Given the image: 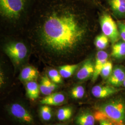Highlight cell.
Segmentation results:
<instances>
[{"instance_id": "cell-1", "label": "cell", "mask_w": 125, "mask_h": 125, "mask_svg": "<svg viewBox=\"0 0 125 125\" xmlns=\"http://www.w3.org/2000/svg\"><path fill=\"white\" fill-rule=\"evenodd\" d=\"M74 0H53L48 7L43 27L44 43L51 49L66 52L75 48L85 35V28L77 21Z\"/></svg>"}, {"instance_id": "cell-2", "label": "cell", "mask_w": 125, "mask_h": 125, "mask_svg": "<svg viewBox=\"0 0 125 125\" xmlns=\"http://www.w3.org/2000/svg\"><path fill=\"white\" fill-rule=\"evenodd\" d=\"M117 122L125 125V102L121 97L111 99L101 105L99 110Z\"/></svg>"}, {"instance_id": "cell-3", "label": "cell", "mask_w": 125, "mask_h": 125, "mask_svg": "<svg viewBox=\"0 0 125 125\" xmlns=\"http://www.w3.org/2000/svg\"><path fill=\"white\" fill-rule=\"evenodd\" d=\"M31 0H0L1 15L9 19L19 18L27 10Z\"/></svg>"}, {"instance_id": "cell-4", "label": "cell", "mask_w": 125, "mask_h": 125, "mask_svg": "<svg viewBox=\"0 0 125 125\" xmlns=\"http://www.w3.org/2000/svg\"><path fill=\"white\" fill-rule=\"evenodd\" d=\"M100 24L103 34L107 36L113 43H116L120 37V33L115 21L111 16L104 13L100 19Z\"/></svg>"}, {"instance_id": "cell-5", "label": "cell", "mask_w": 125, "mask_h": 125, "mask_svg": "<svg viewBox=\"0 0 125 125\" xmlns=\"http://www.w3.org/2000/svg\"><path fill=\"white\" fill-rule=\"evenodd\" d=\"M4 50L6 54L16 64L22 62L26 58L27 53L26 46L20 42L7 44L5 47Z\"/></svg>"}, {"instance_id": "cell-6", "label": "cell", "mask_w": 125, "mask_h": 125, "mask_svg": "<svg viewBox=\"0 0 125 125\" xmlns=\"http://www.w3.org/2000/svg\"><path fill=\"white\" fill-rule=\"evenodd\" d=\"M8 110L11 116L22 123L31 125L34 122L33 117L31 112L21 104L18 103L11 104L8 107Z\"/></svg>"}, {"instance_id": "cell-7", "label": "cell", "mask_w": 125, "mask_h": 125, "mask_svg": "<svg viewBox=\"0 0 125 125\" xmlns=\"http://www.w3.org/2000/svg\"><path fill=\"white\" fill-rule=\"evenodd\" d=\"M119 89L112 85H98L94 86L91 93L94 97L96 98L103 99L108 97L117 93Z\"/></svg>"}, {"instance_id": "cell-8", "label": "cell", "mask_w": 125, "mask_h": 125, "mask_svg": "<svg viewBox=\"0 0 125 125\" xmlns=\"http://www.w3.org/2000/svg\"><path fill=\"white\" fill-rule=\"evenodd\" d=\"M94 63L91 59L86 60L76 73V78L80 81H85L93 76Z\"/></svg>"}, {"instance_id": "cell-9", "label": "cell", "mask_w": 125, "mask_h": 125, "mask_svg": "<svg viewBox=\"0 0 125 125\" xmlns=\"http://www.w3.org/2000/svg\"><path fill=\"white\" fill-rule=\"evenodd\" d=\"M125 79V69L121 66H116L114 68L111 75L107 79V83L109 85L117 87L123 85Z\"/></svg>"}, {"instance_id": "cell-10", "label": "cell", "mask_w": 125, "mask_h": 125, "mask_svg": "<svg viewBox=\"0 0 125 125\" xmlns=\"http://www.w3.org/2000/svg\"><path fill=\"white\" fill-rule=\"evenodd\" d=\"M108 61V54L103 51H100L96 54L95 61L94 62V70L92 81L95 82L100 75L101 72L105 64Z\"/></svg>"}, {"instance_id": "cell-11", "label": "cell", "mask_w": 125, "mask_h": 125, "mask_svg": "<svg viewBox=\"0 0 125 125\" xmlns=\"http://www.w3.org/2000/svg\"><path fill=\"white\" fill-rule=\"evenodd\" d=\"M66 100L64 95L61 93H52L46 95L40 101L42 105L48 106H59L62 104Z\"/></svg>"}, {"instance_id": "cell-12", "label": "cell", "mask_w": 125, "mask_h": 125, "mask_svg": "<svg viewBox=\"0 0 125 125\" xmlns=\"http://www.w3.org/2000/svg\"><path fill=\"white\" fill-rule=\"evenodd\" d=\"M58 88L57 83L51 80L48 75H45L41 78L40 84V92L43 94L48 95L52 94Z\"/></svg>"}, {"instance_id": "cell-13", "label": "cell", "mask_w": 125, "mask_h": 125, "mask_svg": "<svg viewBox=\"0 0 125 125\" xmlns=\"http://www.w3.org/2000/svg\"><path fill=\"white\" fill-rule=\"evenodd\" d=\"M94 115L89 111H83L76 116L75 122L77 125H94Z\"/></svg>"}, {"instance_id": "cell-14", "label": "cell", "mask_w": 125, "mask_h": 125, "mask_svg": "<svg viewBox=\"0 0 125 125\" xmlns=\"http://www.w3.org/2000/svg\"><path fill=\"white\" fill-rule=\"evenodd\" d=\"M38 75V72L34 67L27 66L23 69L20 74L21 80L25 82L35 80Z\"/></svg>"}, {"instance_id": "cell-15", "label": "cell", "mask_w": 125, "mask_h": 125, "mask_svg": "<svg viewBox=\"0 0 125 125\" xmlns=\"http://www.w3.org/2000/svg\"><path fill=\"white\" fill-rule=\"evenodd\" d=\"M26 89L27 97L31 100H35L38 98L40 92V85L35 80L26 83Z\"/></svg>"}, {"instance_id": "cell-16", "label": "cell", "mask_w": 125, "mask_h": 125, "mask_svg": "<svg viewBox=\"0 0 125 125\" xmlns=\"http://www.w3.org/2000/svg\"><path fill=\"white\" fill-rule=\"evenodd\" d=\"M111 55L113 57L116 59H121L125 57V41H120L113 45Z\"/></svg>"}, {"instance_id": "cell-17", "label": "cell", "mask_w": 125, "mask_h": 125, "mask_svg": "<svg viewBox=\"0 0 125 125\" xmlns=\"http://www.w3.org/2000/svg\"><path fill=\"white\" fill-rule=\"evenodd\" d=\"M109 3L113 11L117 14L125 15V0H109Z\"/></svg>"}, {"instance_id": "cell-18", "label": "cell", "mask_w": 125, "mask_h": 125, "mask_svg": "<svg viewBox=\"0 0 125 125\" xmlns=\"http://www.w3.org/2000/svg\"><path fill=\"white\" fill-rule=\"evenodd\" d=\"M78 64H67L60 66L59 68V72L62 78H68L70 77L74 73L78 68Z\"/></svg>"}, {"instance_id": "cell-19", "label": "cell", "mask_w": 125, "mask_h": 125, "mask_svg": "<svg viewBox=\"0 0 125 125\" xmlns=\"http://www.w3.org/2000/svg\"><path fill=\"white\" fill-rule=\"evenodd\" d=\"M73 115V109L70 107H61L58 110L56 114L58 121H65L71 119Z\"/></svg>"}, {"instance_id": "cell-20", "label": "cell", "mask_w": 125, "mask_h": 125, "mask_svg": "<svg viewBox=\"0 0 125 125\" xmlns=\"http://www.w3.org/2000/svg\"><path fill=\"white\" fill-rule=\"evenodd\" d=\"M95 119L99 122V125H121L115 121H113L102 112L98 111L94 115Z\"/></svg>"}, {"instance_id": "cell-21", "label": "cell", "mask_w": 125, "mask_h": 125, "mask_svg": "<svg viewBox=\"0 0 125 125\" xmlns=\"http://www.w3.org/2000/svg\"><path fill=\"white\" fill-rule=\"evenodd\" d=\"M41 118L44 121H49L51 120L52 116V109L50 106L42 105L40 109Z\"/></svg>"}, {"instance_id": "cell-22", "label": "cell", "mask_w": 125, "mask_h": 125, "mask_svg": "<svg viewBox=\"0 0 125 125\" xmlns=\"http://www.w3.org/2000/svg\"><path fill=\"white\" fill-rule=\"evenodd\" d=\"M84 88L81 85L76 86L72 89L70 94L72 98L75 100L83 98L85 94Z\"/></svg>"}, {"instance_id": "cell-23", "label": "cell", "mask_w": 125, "mask_h": 125, "mask_svg": "<svg viewBox=\"0 0 125 125\" xmlns=\"http://www.w3.org/2000/svg\"><path fill=\"white\" fill-rule=\"evenodd\" d=\"M108 38L104 34L97 36L95 39L94 44L97 49H104L108 44Z\"/></svg>"}, {"instance_id": "cell-24", "label": "cell", "mask_w": 125, "mask_h": 125, "mask_svg": "<svg viewBox=\"0 0 125 125\" xmlns=\"http://www.w3.org/2000/svg\"><path fill=\"white\" fill-rule=\"evenodd\" d=\"M113 64L111 62L107 61L103 67L100 76L103 79H107L113 72Z\"/></svg>"}, {"instance_id": "cell-25", "label": "cell", "mask_w": 125, "mask_h": 125, "mask_svg": "<svg viewBox=\"0 0 125 125\" xmlns=\"http://www.w3.org/2000/svg\"><path fill=\"white\" fill-rule=\"evenodd\" d=\"M48 76L51 80L58 84L62 82V76L60 75L59 71L55 69H52L48 72Z\"/></svg>"}, {"instance_id": "cell-26", "label": "cell", "mask_w": 125, "mask_h": 125, "mask_svg": "<svg viewBox=\"0 0 125 125\" xmlns=\"http://www.w3.org/2000/svg\"><path fill=\"white\" fill-rule=\"evenodd\" d=\"M118 27L120 35L122 39L125 42V23L119 22L118 23Z\"/></svg>"}, {"instance_id": "cell-27", "label": "cell", "mask_w": 125, "mask_h": 125, "mask_svg": "<svg viewBox=\"0 0 125 125\" xmlns=\"http://www.w3.org/2000/svg\"><path fill=\"white\" fill-rule=\"evenodd\" d=\"M50 125H65L64 124H62V123H58V124H52Z\"/></svg>"}, {"instance_id": "cell-28", "label": "cell", "mask_w": 125, "mask_h": 125, "mask_svg": "<svg viewBox=\"0 0 125 125\" xmlns=\"http://www.w3.org/2000/svg\"><path fill=\"white\" fill-rule=\"evenodd\" d=\"M123 86L125 88V80L124 81V82H123Z\"/></svg>"}, {"instance_id": "cell-29", "label": "cell", "mask_w": 125, "mask_h": 125, "mask_svg": "<svg viewBox=\"0 0 125 125\" xmlns=\"http://www.w3.org/2000/svg\"></svg>"}, {"instance_id": "cell-30", "label": "cell", "mask_w": 125, "mask_h": 125, "mask_svg": "<svg viewBox=\"0 0 125 125\" xmlns=\"http://www.w3.org/2000/svg\"></svg>"}]
</instances>
